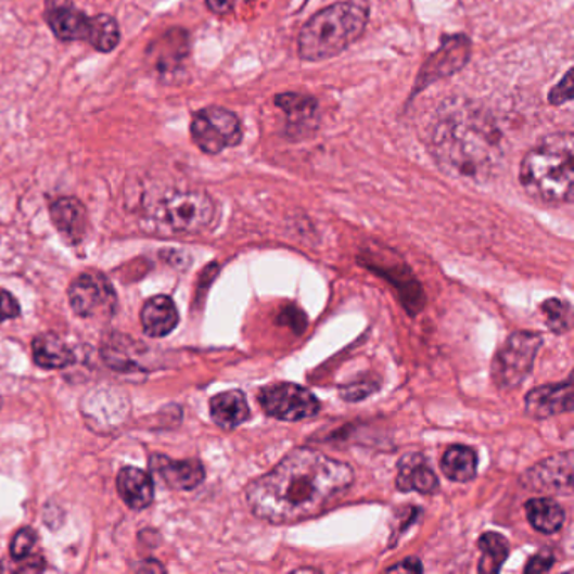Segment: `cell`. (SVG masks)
I'll return each mask as SVG.
<instances>
[{"label": "cell", "instance_id": "8", "mask_svg": "<svg viewBox=\"0 0 574 574\" xmlns=\"http://www.w3.org/2000/svg\"><path fill=\"white\" fill-rule=\"evenodd\" d=\"M191 137L204 154L218 155L226 149L240 145L243 127L231 110L207 106L192 115Z\"/></svg>", "mask_w": 574, "mask_h": 574}, {"label": "cell", "instance_id": "27", "mask_svg": "<svg viewBox=\"0 0 574 574\" xmlns=\"http://www.w3.org/2000/svg\"><path fill=\"white\" fill-rule=\"evenodd\" d=\"M38 543V534L30 527H24V530L17 531L11 540V556L15 561L24 560L30 554L33 548Z\"/></svg>", "mask_w": 574, "mask_h": 574}, {"label": "cell", "instance_id": "29", "mask_svg": "<svg viewBox=\"0 0 574 574\" xmlns=\"http://www.w3.org/2000/svg\"><path fill=\"white\" fill-rule=\"evenodd\" d=\"M20 314L21 308L17 301L12 297L11 293L0 290V323L4 320L15 319Z\"/></svg>", "mask_w": 574, "mask_h": 574}, {"label": "cell", "instance_id": "21", "mask_svg": "<svg viewBox=\"0 0 574 574\" xmlns=\"http://www.w3.org/2000/svg\"><path fill=\"white\" fill-rule=\"evenodd\" d=\"M177 323H179V311H177L173 298L157 295L143 305L142 327L146 335L164 337L176 329Z\"/></svg>", "mask_w": 574, "mask_h": 574}, {"label": "cell", "instance_id": "18", "mask_svg": "<svg viewBox=\"0 0 574 574\" xmlns=\"http://www.w3.org/2000/svg\"><path fill=\"white\" fill-rule=\"evenodd\" d=\"M49 211H51V219H53L58 231L69 243L75 244L84 240L85 234H87L88 215L81 201L64 195V197H58L56 201H53Z\"/></svg>", "mask_w": 574, "mask_h": 574}, {"label": "cell", "instance_id": "11", "mask_svg": "<svg viewBox=\"0 0 574 574\" xmlns=\"http://www.w3.org/2000/svg\"><path fill=\"white\" fill-rule=\"evenodd\" d=\"M470 41L465 36H450L439 46L438 51L429 58L423 64L420 75L417 78L414 93L424 90L438 79L448 78L455 75L469 63Z\"/></svg>", "mask_w": 574, "mask_h": 574}, {"label": "cell", "instance_id": "20", "mask_svg": "<svg viewBox=\"0 0 574 574\" xmlns=\"http://www.w3.org/2000/svg\"><path fill=\"white\" fill-rule=\"evenodd\" d=\"M211 418L225 430H234L250 420L248 401L243 391L231 390L219 393L209 403Z\"/></svg>", "mask_w": 574, "mask_h": 574}, {"label": "cell", "instance_id": "7", "mask_svg": "<svg viewBox=\"0 0 574 574\" xmlns=\"http://www.w3.org/2000/svg\"><path fill=\"white\" fill-rule=\"evenodd\" d=\"M543 346V335L536 332H514L506 344L497 350L492 360V381L500 390H514L524 383L537 353Z\"/></svg>", "mask_w": 574, "mask_h": 574}, {"label": "cell", "instance_id": "25", "mask_svg": "<svg viewBox=\"0 0 574 574\" xmlns=\"http://www.w3.org/2000/svg\"><path fill=\"white\" fill-rule=\"evenodd\" d=\"M481 551V561H479V571L485 574L499 573L509 556V540L499 533L482 534L477 543Z\"/></svg>", "mask_w": 574, "mask_h": 574}, {"label": "cell", "instance_id": "5", "mask_svg": "<svg viewBox=\"0 0 574 574\" xmlns=\"http://www.w3.org/2000/svg\"><path fill=\"white\" fill-rule=\"evenodd\" d=\"M46 23L60 41H87L100 53H112L120 44V26L113 15L98 14L90 17L69 0H48Z\"/></svg>", "mask_w": 574, "mask_h": 574}, {"label": "cell", "instance_id": "23", "mask_svg": "<svg viewBox=\"0 0 574 574\" xmlns=\"http://www.w3.org/2000/svg\"><path fill=\"white\" fill-rule=\"evenodd\" d=\"M33 356L36 365L42 369H61L72 365L75 354L66 346V342L60 335L41 334L33 341Z\"/></svg>", "mask_w": 574, "mask_h": 574}, {"label": "cell", "instance_id": "2", "mask_svg": "<svg viewBox=\"0 0 574 574\" xmlns=\"http://www.w3.org/2000/svg\"><path fill=\"white\" fill-rule=\"evenodd\" d=\"M429 146L445 173L477 184L496 176L506 154L490 115L463 98H450L439 105L430 127Z\"/></svg>", "mask_w": 574, "mask_h": 574}, {"label": "cell", "instance_id": "9", "mask_svg": "<svg viewBox=\"0 0 574 574\" xmlns=\"http://www.w3.org/2000/svg\"><path fill=\"white\" fill-rule=\"evenodd\" d=\"M259 406L268 417L280 421H302L320 413V401L307 387L293 383H277L264 387L258 395Z\"/></svg>", "mask_w": 574, "mask_h": 574}, {"label": "cell", "instance_id": "16", "mask_svg": "<svg viewBox=\"0 0 574 574\" xmlns=\"http://www.w3.org/2000/svg\"><path fill=\"white\" fill-rule=\"evenodd\" d=\"M275 105L285 112L289 132L292 136H307L319 122V105L316 98L298 93H282L275 98Z\"/></svg>", "mask_w": 574, "mask_h": 574}, {"label": "cell", "instance_id": "1", "mask_svg": "<svg viewBox=\"0 0 574 574\" xmlns=\"http://www.w3.org/2000/svg\"><path fill=\"white\" fill-rule=\"evenodd\" d=\"M353 484L354 470L347 463L310 448H295L246 487V502L262 521L295 524L320 514Z\"/></svg>", "mask_w": 574, "mask_h": 574}, {"label": "cell", "instance_id": "12", "mask_svg": "<svg viewBox=\"0 0 574 574\" xmlns=\"http://www.w3.org/2000/svg\"><path fill=\"white\" fill-rule=\"evenodd\" d=\"M524 487L536 492H571L573 488V454H556L536 463L522 475Z\"/></svg>", "mask_w": 574, "mask_h": 574}, {"label": "cell", "instance_id": "17", "mask_svg": "<svg viewBox=\"0 0 574 574\" xmlns=\"http://www.w3.org/2000/svg\"><path fill=\"white\" fill-rule=\"evenodd\" d=\"M151 465L164 479L169 487L176 490H192L203 484L206 472L200 460H170V458L154 455Z\"/></svg>", "mask_w": 574, "mask_h": 574}, {"label": "cell", "instance_id": "22", "mask_svg": "<svg viewBox=\"0 0 574 574\" xmlns=\"http://www.w3.org/2000/svg\"><path fill=\"white\" fill-rule=\"evenodd\" d=\"M526 515L531 526L543 534H556L563 530L566 512L549 497H537L526 502Z\"/></svg>", "mask_w": 574, "mask_h": 574}, {"label": "cell", "instance_id": "28", "mask_svg": "<svg viewBox=\"0 0 574 574\" xmlns=\"http://www.w3.org/2000/svg\"><path fill=\"white\" fill-rule=\"evenodd\" d=\"M571 98H573V72L567 69L564 78L549 93V102L556 106L564 105L570 102Z\"/></svg>", "mask_w": 574, "mask_h": 574}, {"label": "cell", "instance_id": "3", "mask_svg": "<svg viewBox=\"0 0 574 574\" xmlns=\"http://www.w3.org/2000/svg\"><path fill=\"white\" fill-rule=\"evenodd\" d=\"M573 136L554 133L534 145L519 169V182L537 203L558 206L573 201Z\"/></svg>", "mask_w": 574, "mask_h": 574}, {"label": "cell", "instance_id": "30", "mask_svg": "<svg viewBox=\"0 0 574 574\" xmlns=\"http://www.w3.org/2000/svg\"><path fill=\"white\" fill-rule=\"evenodd\" d=\"M552 564H554V556L551 552H539V554L534 556V558L527 561L524 571L534 574L546 573V571L551 570Z\"/></svg>", "mask_w": 574, "mask_h": 574}, {"label": "cell", "instance_id": "15", "mask_svg": "<svg viewBox=\"0 0 574 574\" xmlns=\"http://www.w3.org/2000/svg\"><path fill=\"white\" fill-rule=\"evenodd\" d=\"M396 487L401 492L414 490L423 496H433L438 490L439 484L424 455L408 454L398 462Z\"/></svg>", "mask_w": 574, "mask_h": 574}, {"label": "cell", "instance_id": "24", "mask_svg": "<svg viewBox=\"0 0 574 574\" xmlns=\"http://www.w3.org/2000/svg\"><path fill=\"white\" fill-rule=\"evenodd\" d=\"M479 457L475 450L463 445H455L448 448L442 458V472L448 481L465 482L477 477Z\"/></svg>", "mask_w": 574, "mask_h": 574}, {"label": "cell", "instance_id": "26", "mask_svg": "<svg viewBox=\"0 0 574 574\" xmlns=\"http://www.w3.org/2000/svg\"><path fill=\"white\" fill-rule=\"evenodd\" d=\"M546 326L554 334H566L571 329V305L560 298H549L540 305Z\"/></svg>", "mask_w": 574, "mask_h": 574}, {"label": "cell", "instance_id": "32", "mask_svg": "<svg viewBox=\"0 0 574 574\" xmlns=\"http://www.w3.org/2000/svg\"><path fill=\"white\" fill-rule=\"evenodd\" d=\"M387 571H408V573H421L423 566H421L420 561L417 558H408V560L403 561L398 566L390 567Z\"/></svg>", "mask_w": 574, "mask_h": 574}, {"label": "cell", "instance_id": "6", "mask_svg": "<svg viewBox=\"0 0 574 574\" xmlns=\"http://www.w3.org/2000/svg\"><path fill=\"white\" fill-rule=\"evenodd\" d=\"M158 225L174 234H197L216 219V203L203 191H176L157 204Z\"/></svg>", "mask_w": 574, "mask_h": 574}, {"label": "cell", "instance_id": "10", "mask_svg": "<svg viewBox=\"0 0 574 574\" xmlns=\"http://www.w3.org/2000/svg\"><path fill=\"white\" fill-rule=\"evenodd\" d=\"M68 298L76 316L85 319L112 316L117 305L112 283L100 273H84L75 278L69 285Z\"/></svg>", "mask_w": 574, "mask_h": 574}, {"label": "cell", "instance_id": "14", "mask_svg": "<svg viewBox=\"0 0 574 574\" xmlns=\"http://www.w3.org/2000/svg\"><path fill=\"white\" fill-rule=\"evenodd\" d=\"M526 411L537 420L573 411V384L571 378L564 383L545 384L530 391L526 396Z\"/></svg>", "mask_w": 574, "mask_h": 574}, {"label": "cell", "instance_id": "13", "mask_svg": "<svg viewBox=\"0 0 574 574\" xmlns=\"http://www.w3.org/2000/svg\"><path fill=\"white\" fill-rule=\"evenodd\" d=\"M188 30L173 27L166 35L155 39L146 48V61L154 72L161 75H170L179 72L189 54Z\"/></svg>", "mask_w": 574, "mask_h": 574}, {"label": "cell", "instance_id": "31", "mask_svg": "<svg viewBox=\"0 0 574 574\" xmlns=\"http://www.w3.org/2000/svg\"><path fill=\"white\" fill-rule=\"evenodd\" d=\"M237 2L238 0H206V5L213 14L226 15L233 11Z\"/></svg>", "mask_w": 574, "mask_h": 574}, {"label": "cell", "instance_id": "19", "mask_svg": "<svg viewBox=\"0 0 574 574\" xmlns=\"http://www.w3.org/2000/svg\"><path fill=\"white\" fill-rule=\"evenodd\" d=\"M122 500L133 511H143L154 500V482L151 475L136 467H125L117 479Z\"/></svg>", "mask_w": 574, "mask_h": 574}, {"label": "cell", "instance_id": "4", "mask_svg": "<svg viewBox=\"0 0 574 574\" xmlns=\"http://www.w3.org/2000/svg\"><path fill=\"white\" fill-rule=\"evenodd\" d=\"M369 12L356 2H337L311 15L298 35V56L308 63L344 53L368 26Z\"/></svg>", "mask_w": 574, "mask_h": 574}]
</instances>
